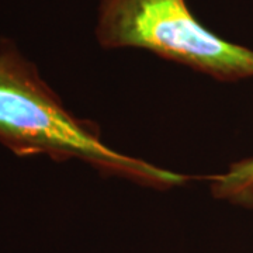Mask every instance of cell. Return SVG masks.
<instances>
[{"instance_id": "6da1fadb", "label": "cell", "mask_w": 253, "mask_h": 253, "mask_svg": "<svg viewBox=\"0 0 253 253\" xmlns=\"http://www.w3.org/2000/svg\"><path fill=\"white\" fill-rule=\"evenodd\" d=\"M0 144L17 156L45 155L56 162L78 159L106 176L156 190L191 179L109 148L100 139L97 126L65 109L36 65L4 38H0Z\"/></svg>"}, {"instance_id": "7a4b0ae2", "label": "cell", "mask_w": 253, "mask_h": 253, "mask_svg": "<svg viewBox=\"0 0 253 253\" xmlns=\"http://www.w3.org/2000/svg\"><path fill=\"white\" fill-rule=\"evenodd\" d=\"M103 48H142L222 82L253 78V51L200 24L186 0H101Z\"/></svg>"}, {"instance_id": "3957f363", "label": "cell", "mask_w": 253, "mask_h": 253, "mask_svg": "<svg viewBox=\"0 0 253 253\" xmlns=\"http://www.w3.org/2000/svg\"><path fill=\"white\" fill-rule=\"evenodd\" d=\"M215 199L241 207H253V158L232 163L225 173L208 177Z\"/></svg>"}]
</instances>
